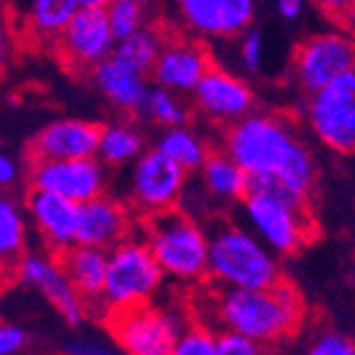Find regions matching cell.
<instances>
[{
  "label": "cell",
  "mask_w": 355,
  "mask_h": 355,
  "mask_svg": "<svg viewBox=\"0 0 355 355\" xmlns=\"http://www.w3.org/2000/svg\"><path fill=\"white\" fill-rule=\"evenodd\" d=\"M15 274L20 282L30 284L50 301L57 309L64 323L69 326H79V323L87 318V311H84L82 299L77 296V291L72 288L69 279L62 272L60 261L55 259V254H25L17 259L15 264Z\"/></svg>",
  "instance_id": "cell-13"
},
{
  "label": "cell",
  "mask_w": 355,
  "mask_h": 355,
  "mask_svg": "<svg viewBox=\"0 0 355 355\" xmlns=\"http://www.w3.org/2000/svg\"><path fill=\"white\" fill-rule=\"evenodd\" d=\"M304 3L306 0H277V10L282 17H286V20H294V17H299V12L304 10Z\"/></svg>",
  "instance_id": "cell-39"
},
{
  "label": "cell",
  "mask_w": 355,
  "mask_h": 355,
  "mask_svg": "<svg viewBox=\"0 0 355 355\" xmlns=\"http://www.w3.org/2000/svg\"><path fill=\"white\" fill-rule=\"evenodd\" d=\"M64 355H121L119 350L109 348V345L94 343V340H84V338H74L67 340L64 348H62Z\"/></svg>",
  "instance_id": "cell-35"
},
{
  "label": "cell",
  "mask_w": 355,
  "mask_h": 355,
  "mask_svg": "<svg viewBox=\"0 0 355 355\" xmlns=\"http://www.w3.org/2000/svg\"><path fill=\"white\" fill-rule=\"evenodd\" d=\"M343 33H348L350 37L355 40V0L350 3V8H348V12H345V17H343Z\"/></svg>",
  "instance_id": "cell-41"
},
{
  "label": "cell",
  "mask_w": 355,
  "mask_h": 355,
  "mask_svg": "<svg viewBox=\"0 0 355 355\" xmlns=\"http://www.w3.org/2000/svg\"><path fill=\"white\" fill-rule=\"evenodd\" d=\"M301 146L286 116L252 111L227 128L222 153L250 180H277Z\"/></svg>",
  "instance_id": "cell-3"
},
{
  "label": "cell",
  "mask_w": 355,
  "mask_h": 355,
  "mask_svg": "<svg viewBox=\"0 0 355 355\" xmlns=\"http://www.w3.org/2000/svg\"><path fill=\"white\" fill-rule=\"evenodd\" d=\"M60 261L62 272L69 279L72 288L82 299L84 311L89 313H104L101 306V291H104V279H106V261H109V252L94 250V247H69L62 254H55Z\"/></svg>",
  "instance_id": "cell-20"
},
{
  "label": "cell",
  "mask_w": 355,
  "mask_h": 355,
  "mask_svg": "<svg viewBox=\"0 0 355 355\" xmlns=\"http://www.w3.org/2000/svg\"><path fill=\"white\" fill-rule=\"evenodd\" d=\"M133 237V217L123 202L114 198H94L79 205L77 244L111 252L121 242Z\"/></svg>",
  "instance_id": "cell-15"
},
{
  "label": "cell",
  "mask_w": 355,
  "mask_h": 355,
  "mask_svg": "<svg viewBox=\"0 0 355 355\" xmlns=\"http://www.w3.org/2000/svg\"><path fill=\"white\" fill-rule=\"evenodd\" d=\"M188 173L158 150H146L133 161L128 175V200L141 217H153L161 212L175 210Z\"/></svg>",
  "instance_id": "cell-9"
},
{
  "label": "cell",
  "mask_w": 355,
  "mask_h": 355,
  "mask_svg": "<svg viewBox=\"0 0 355 355\" xmlns=\"http://www.w3.org/2000/svg\"><path fill=\"white\" fill-rule=\"evenodd\" d=\"M306 355H355V343L343 333H323L311 343Z\"/></svg>",
  "instance_id": "cell-32"
},
{
  "label": "cell",
  "mask_w": 355,
  "mask_h": 355,
  "mask_svg": "<svg viewBox=\"0 0 355 355\" xmlns=\"http://www.w3.org/2000/svg\"><path fill=\"white\" fill-rule=\"evenodd\" d=\"M25 220L20 207L8 198H0V264H17L25 250Z\"/></svg>",
  "instance_id": "cell-27"
},
{
  "label": "cell",
  "mask_w": 355,
  "mask_h": 355,
  "mask_svg": "<svg viewBox=\"0 0 355 355\" xmlns=\"http://www.w3.org/2000/svg\"><path fill=\"white\" fill-rule=\"evenodd\" d=\"M79 10L77 0H33L30 28L40 37H60V33Z\"/></svg>",
  "instance_id": "cell-26"
},
{
  "label": "cell",
  "mask_w": 355,
  "mask_h": 355,
  "mask_svg": "<svg viewBox=\"0 0 355 355\" xmlns=\"http://www.w3.org/2000/svg\"><path fill=\"white\" fill-rule=\"evenodd\" d=\"M171 355H215V331L200 323H188L178 336Z\"/></svg>",
  "instance_id": "cell-30"
},
{
  "label": "cell",
  "mask_w": 355,
  "mask_h": 355,
  "mask_svg": "<svg viewBox=\"0 0 355 355\" xmlns=\"http://www.w3.org/2000/svg\"><path fill=\"white\" fill-rule=\"evenodd\" d=\"M261 52H264V37L259 30L250 28L242 33V42H239V55H242L244 67L250 72H257L261 67Z\"/></svg>",
  "instance_id": "cell-33"
},
{
  "label": "cell",
  "mask_w": 355,
  "mask_h": 355,
  "mask_svg": "<svg viewBox=\"0 0 355 355\" xmlns=\"http://www.w3.org/2000/svg\"><path fill=\"white\" fill-rule=\"evenodd\" d=\"M139 114H146V119L161 123L166 128H178L188 123V106L178 99L173 92L161 87H148L146 92L144 106H141Z\"/></svg>",
  "instance_id": "cell-28"
},
{
  "label": "cell",
  "mask_w": 355,
  "mask_h": 355,
  "mask_svg": "<svg viewBox=\"0 0 355 355\" xmlns=\"http://www.w3.org/2000/svg\"><path fill=\"white\" fill-rule=\"evenodd\" d=\"M210 313L220 333H237L266 345L299 331L304 323V299L286 279L269 288H227L215 284Z\"/></svg>",
  "instance_id": "cell-1"
},
{
  "label": "cell",
  "mask_w": 355,
  "mask_h": 355,
  "mask_svg": "<svg viewBox=\"0 0 355 355\" xmlns=\"http://www.w3.org/2000/svg\"><path fill=\"white\" fill-rule=\"evenodd\" d=\"M15 178H17V166L6 153H0V185L6 188V185L15 183Z\"/></svg>",
  "instance_id": "cell-38"
},
{
  "label": "cell",
  "mask_w": 355,
  "mask_h": 355,
  "mask_svg": "<svg viewBox=\"0 0 355 355\" xmlns=\"http://www.w3.org/2000/svg\"><path fill=\"white\" fill-rule=\"evenodd\" d=\"M104 12L106 20H109V30L116 42H121V40L131 37V35H136L139 30L146 28L144 8L131 3V0H114Z\"/></svg>",
  "instance_id": "cell-29"
},
{
  "label": "cell",
  "mask_w": 355,
  "mask_h": 355,
  "mask_svg": "<svg viewBox=\"0 0 355 355\" xmlns=\"http://www.w3.org/2000/svg\"><path fill=\"white\" fill-rule=\"evenodd\" d=\"M242 210L254 237L272 254H294L316 232L309 200L291 195L277 180H250Z\"/></svg>",
  "instance_id": "cell-4"
},
{
  "label": "cell",
  "mask_w": 355,
  "mask_h": 355,
  "mask_svg": "<svg viewBox=\"0 0 355 355\" xmlns=\"http://www.w3.org/2000/svg\"><path fill=\"white\" fill-rule=\"evenodd\" d=\"M178 8L190 28L207 37L242 35L254 20V0H178Z\"/></svg>",
  "instance_id": "cell-17"
},
{
  "label": "cell",
  "mask_w": 355,
  "mask_h": 355,
  "mask_svg": "<svg viewBox=\"0 0 355 355\" xmlns=\"http://www.w3.org/2000/svg\"><path fill=\"white\" fill-rule=\"evenodd\" d=\"M355 64V40L343 30L318 33L296 44L291 72L296 84L306 94H316L318 89L331 84L336 77L348 72Z\"/></svg>",
  "instance_id": "cell-10"
},
{
  "label": "cell",
  "mask_w": 355,
  "mask_h": 355,
  "mask_svg": "<svg viewBox=\"0 0 355 355\" xmlns=\"http://www.w3.org/2000/svg\"><path fill=\"white\" fill-rule=\"evenodd\" d=\"M198 180L215 202H242L247 190H250V178L244 175L222 150L207 155L205 163L200 166Z\"/></svg>",
  "instance_id": "cell-22"
},
{
  "label": "cell",
  "mask_w": 355,
  "mask_h": 355,
  "mask_svg": "<svg viewBox=\"0 0 355 355\" xmlns=\"http://www.w3.org/2000/svg\"><path fill=\"white\" fill-rule=\"evenodd\" d=\"M155 150L161 155H166L168 161H173L178 168H183L185 173L200 171V166L210 155L205 141L200 139L195 131H190L188 126L166 128L161 133L158 144H155Z\"/></svg>",
  "instance_id": "cell-24"
},
{
  "label": "cell",
  "mask_w": 355,
  "mask_h": 355,
  "mask_svg": "<svg viewBox=\"0 0 355 355\" xmlns=\"http://www.w3.org/2000/svg\"><path fill=\"white\" fill-rule=\"evenodd\" d=\"M28 345V333L20 326L0 323V355H17Z\"/></svg>",
  "instance_id": "cell-34"
},
{
  "label": "cell",
  "mask_w": 355,
  "mask_h": 355,
  "mask_svg": "<svg viewBox=\"0 0 355 355\" xmlns=\"http://www.w3.org/2000/svg\"><path fill=\"white\" fill-rule=\"evenodd\" d=\"M94 82L111 106L121 111H141L148 92L146 77L128 69L116 57H106L94 67Z\"/></svg>",
  "instance_id": "cell-21"
},
{
  "label": "cell",
  "mask_w": 355,
  "mask_h": 355,
  "mask_svg": "<svg viewBox=\"0 0 355 355\" xmlns=\"http://www.w3.org/2000/svg\"><path fill=\"white\" fill-rule=\"evenodd\" d=\"M161 47H163V42H161V37H158V33L144 28L136 35H131V37L114 44L111 57H116V60L121 62V64H126L128 69H133L136 74L146 77V74H150L155 60H158V55H161Z\"/></svg>",
  "instance_id": "cell-25"
},
{
  "label": "cell",
  "mask_w": 355,
  "mask_h": 355,
  "mask_svg": "<svg viewBox=\"0 0 355 355\" xmlns=\"http://www.w3.org/2000/svg\"><path fill=\"white\" fill-rule=\"evenodd\" d=\"M144 153V139L139 128H133L126 121L106 123L99 131V144H96V161L101 166L121 168L133 163Z\"/></svg>",
  "instance_id": "cell-23"
},
{
  "label": "cell",
  "mask_w": 355,
  "mask_h": 355,
  "mask_svg": "<svg viewBox=\"0 0 355 355\" xmlns=\"http://www.w3.org/2000/svg\"><path fill=\"white\" fill-rule=\"evenodd\" d=\"M207 232V279L227 288H269L282 282L277 257L244 227L215 215Z\"/></svg>",
  "instance_id": "cell-2"
},
{
  "label": "cell",
  "mask_w": 355,
  "mask_h": 355,
  "mask_svg": "<svg viewBox=\"0 0 355 355\" xmlns=\"http://www.w3.org/2000/svg\"><path fill=\"white\" fill-rule=\"evenodd\" d=\"M131 3H136V6L144 8V6H148V3H153V0H131Z\"/></svg>",
  "instance_id": "cell-42"
},
{
  "label": "cell",
  "mask_w": 355,
  "mask_h": 355,
  "mask_svg": "<svg viewBox=\"0 0 355 355\" xmlns=\"http://www.w3.org/2000/svg\"><path fill=\"white\" fill-rule=\"evenodd\" d=\"M3 269H6V266H3V264H0V274H3Z\"/></svg>",
  "instance_id": "cell-43"
},
{
  "label": "cell",
  "mask_w": 355,
  "mask_h": 355,
  "mask_svg": "<svg viewBox=\"0 0 355 355\" xmlns=\"http://www.w3.org/2000/svg\"><path fill=\"white\" fill-rule=\"evenodd\" d=\"M101 126L84 119H62L50 126H44L30 144V161H82L96 158Z\"/></svg>",
  "instance_id": "cell-14"
},
{
  "label": "cell",
  "mask_w": 355,
  "mask_h": 355,
  "mask_svg": "<svg viewBox=\"0 0 355 355\" xmlns=\"http://www.w3.org/2000/svg\"><path fill=\"white\" fill-rule=\"evenodd\" d=\"M57 44H60L62 57L72 67L94 69L99 62L111 57L116 40L111 35L104 10H77L60 33Z\"/></svg>",
  "instance_id": "cell-12"
},
{
  "label": "cell",
  "mask_w": 355,
  "mask_h": 355,
  "mask_svg": "<svg viewBox=\"0 0 355 355\" xmlns=\"http://www.w3.org/2000/svg\"><path fill=\"white\" fill-rule=\"evenodd\" d=\"M311 131L340 155L355 153V64L306 101Z\"/></svg>",
  "instance_id": "cell-8"
},
{
  "label": "cell",
  "mask_w": 355,
  "mask_h": 355,
  "mask_svg": "<svg viewBox=\"0 0 355 355\" xmlns=\"http://www.w3.org/2000/svg\"><path fill=\"white\" fill-rule=\"evenodd\" d=\"M10 47H12V35L6 22H0V72L6 69L8 60H10Z\"/></svg>",
  "instance_id": "cell-37"
},
{
  "label": "cell",
  "mask_w": 355,
  "mask_h": 355,
  "mask_svg": "<svg viewBox=\"0 0 355 355\" xmlns=\"http://www.w3.org/2000/svg\"><path fill=\"white\" fill-rule=\"evenodd\" d=\"M193 99L198 104V109L205 116H210L212 121L232 126L234 121L252 114L254 92L239 77H232L230 72L210 67L205 77L200 79V84L193 89Z\"/></svg>",
  "instance_id": "cell-16"
},
{
  "label": "cell",
  "mask_w": 355,
  "mask_h": 355,
  "mask_svg": "<svg viewBox=\"0 0 355 355\" xmlns=\"http://www.w3.org/2000/svg\"><path fill=\"white\" fill-rule=\"evenodd\" d=\"M210 67V52L202 44L178 40V42L163 44L150 74L155 79V87L180 94V92H193Z\"/></svg>",
  "instance_id": "cell-18"
},
{
  "label": "cell",
  "mask_w": 355,
  "mask_h": 355,
  "mask_svg": "<svg viewBox=\"0 0 355 355\" xmlns=\"http://www.w3.org/2000/svg\"><path fill=\"white\" fill-rule=\"evenodd\" d=\"M161 284L163 272L150 254L148 244L139 237H128L109 252L104 291H101L104 316L150 304Z\"/></svg>",
  "instance_id": "cell-6"
},
{
  "label": "cell",
  "mask_w": 355,
  "mask_h": 355,
  "mask_svg": "<svg viewBox=\"0 0 355 355\" xmlns=\"http://www.w3.org/2000/svg\"><path fill=\"white\" fill-rule=\"evenodd\" d=\"M28 212L52 254H62L64 250L77 244L79 205L60 198V195L33 190L28 195Z\"/></svg>",
  "instance_id": "cell-19"
},
{
  "label": "cell",
  "mask_w": 355,
  "mask_h": 355,
  "mask_svg": "<svg viewBox=\"0 0 355 355\" xmlns=\"http://www.w3.org/2000/svg\"><path fill=\"white\" fill-rule=\"evenodd\" d=\"M215 355H266L264 345L250 338H242L237 333H215Z\"/></svg>",
  "instance_id": "cell-31"
},
{
  "label": "cell",
  "mask_w": 355,
  "mask_h": 355,
  "mask_svg": "<svg viewBox=\"0 0 355 355\" xmlns=\"http://www.w3.org/2000/svg\"><path fill=\"white\" fill-rule=\"evenodd\" d=\"M114 0H77L79 10H106Z\"/></svg>",
  "instance_id": "cell-40"
},
{
  "label": "cell",
  "mask_w": 355,
  "mask_h": 355,
  "mask_svg": "<svg viewBox=\"0 0 355 355\" xmlns=\"http://www.w3.org/2000/svg\"><path fill=\"white\" fill-rule=\"evenodd\" d=\"M104 323L123 355H171L178 336L188 326L180 313L153 304L109 313Z\"/></svg>",
  "instance_id": "cell-7"
},
{
  "label": "cell",
  "mask_w": 355,
  "mask_h": 355,
  "mask_svg": "<svg viewBox=\"0 0 355 355\" xmlns=\"http://www.w3.org/2000/svg\"><path fill=\"white\" fill-rule=\"evenodd\" d=\"M144 242L161 266L163 277L183 284L207 279V232L198 220L180 210H168L141 222Z\"/></svg>",
  "instance_id": "cell-5"
},
{
  "label": "cell",
  "mask_w": 355,
  "mask_h": 355,
  "mask_svg": "<svg viewBox=\"0 0 355 355\" xmlns=\"http://www.w3.org/2000/svg\"><path fill=\"white\" fill-rule=\"evenodd\" d=\"M30 180H33V190L60 195L74 205H84L89 200L101 198L106 185L104 166L96 158L33 163Z\"/></svg>",
  "instance_id": "cell-11"
},
{
  "label": "cell",
  "mask_w": 355,
  "mask_h": 355,
  "mask_svg": "<svg viewBox=\"0 0 355 355\" xmlns=\"http://www.w3.org/2000/svg\"><path fill=\"white\" fill-rule=\"evenodd\" d=\"M350 3H353V0H316V6L321 8L323 15L331 17V20H336V22H343Z\"/></svg>",
  "instance_id": "cell-36"
}]
</instances>
